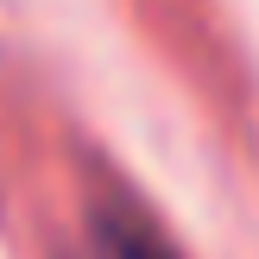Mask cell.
<instances>
[{
  "instance_id": "cell-1",
  "label": "cell",
  "mask_w": 259,
  "mask_h": 259,
  "mask_svg": "<svg viewBox=\"0 0 259 259\" xmlns=\"http://www.w3.org/2000/svg\"><path fill=\"white\" fill-rule=\"evenodd\" d=\"M89 228H95V253L101 259H177V247L164 240V228L152 222L139 202H126V196L95 202Z\"/></svg>"
}]
</instances>
